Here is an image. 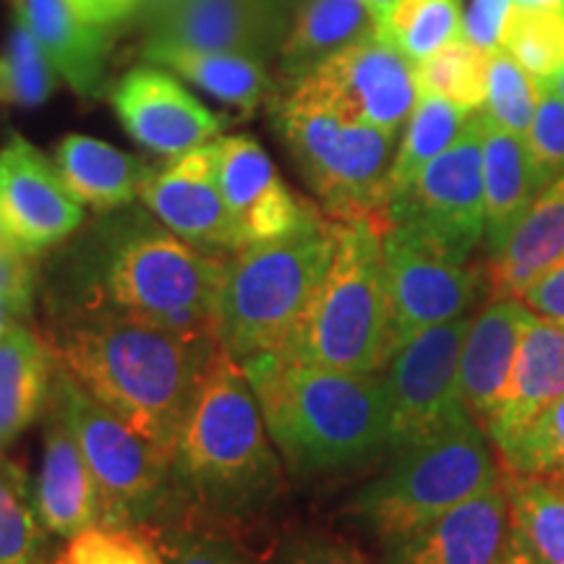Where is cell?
<instances>
[{
	"label": "cell",
	"mask_w": 564,
	"mask_h": 564,
	"mask_svg": "<svg viewBox=\"0 0 564 564\" xmlns=\"http://www.w3.org/2000/svg\"><path fill=\"white\" fill-rule=\"evenodd\" d=\"M225 264L133 209L91 228L68 251L53 274L51 314H116L217 340Z\"/></svg>",
	"instance_id": "1"
},
{
	"label": "cell",
	"mask_w": 564,
	"mask_h": 564,
	"mask_svg": "<svg viewBox=\"0 0 564 564\" xmlns=\"http://www.w3.org/2000/svg\"><path fill=\"white\" fill-rule=\"evenodd\" d=\"M42 337L91 398L173 463L217 340L97 312L51 314Z\"/></svg>",
	"instance_id": "2"
},
{
	"label": "cell",
	"mask_w": 564,
	"mask_h": 564,
	"mask_svg": "<svg viewBox=\"0 0 564 564\" xmlns=\"http://www.w3.org/2000/svg\"><path fill=\"white\" fill-rule=\"evenodd\" d=\"M241 366L293 474H333L387 455L390 403L379 373L324 369L280 352H259Z\"/></svg>",
	"instance_id": "3"
},
{
	"label": "cell",
	"mask_w": 564,
	"mask_h": 564,
	"mask_svg": "<svg viewBox=\"0 0 564 564\" xmlns=\"http://www.w3.org/2000/svg\"><path fill=\"white\" fill-rule=\"evenodd\" d=\"M278 455L241 361L217 343L175 444V489L207 518H246L282 491Z\"/></svg>",
	"instance_id": "4"
},
{
	"label": "cell",
	"mask_w": 564,
	"mask_h": 564,
	"mask_svg": "<svg viewBox=\"0 0 564 564\" xmlns=\"http://www.w3.org/2000/svg\"><path fill=\"white\" fill-rule=\"evenodd\" d=\"M337 223L333 264L280 356L324 369L377 373L390 364L392 319L382 232L373 220Z\"/></svg>",
	"instance_id": "5"
},
{
	"label": "cell",
	"mask_w": 564,
	"mask_h": 564,
	"mask_svg": "<svg viewBox=\"0 0 564 564\" xmlns=\"http://www.w3.org/2000/svg\"><path fill=\"white\" fill-rule=\"evenodd\" d=\"M337 223L322 212L288 236L228 257L217 301V343L236 361L280 350L333 264Z\"/></svg>",
	"instance_id": "6"
},
{
	"label": "cell",
	"mask_w": 564,
	"mask_h": 564,
	"mask_svg": "<svg viewBox=\"0 0 564 564\" xmlns=\"http://www.w3.org/2000/svg\"><path fill=\"white\" fill-rule=\"evenodd\" d=\"M499 481L502 465L489 434L468 415L390 455V465L352 499L350 510L387 544Z\"/></svg>",
	"instance_id": "7"
},
{
	"label": "cell",
	"mask_w": 564,
	"mask_h": 564,
	"mask_svg": "<svg viewBox=\"0 0 564 564\" xmlns=\"http://www.w3.org/2000/svg\"><path fill=\"white\" fill-rule=\"evenodd\" d=\"M272 126L285 141L319 207L333 220L390 225L392 162L398 133L348 121L333 110L278 95Z\"/></svg>",
	"instance_id": "8"
},
{
	"label": "cell",
	"mask_w": 564,
	"mask_h": 564,
	"mask_svg": "<svg viewBox=\"0 0 564 564\" xmlns=\"http://www.w3.org/2000/svg\"><path fill=\"white\" fill-rule=\"evenodd\" d=\"M53 398L66 413L100 486L102 528L158 525L178 514L181 494L173 481V463L160 449L91 398L63 366L55 369Z\"/></svg>",
	"instance_id": "9"
},
{
	"label": "cell",
	"mask_w": 564,
	"mask_h": 564,
	"mask_svg": "<svg viewBox=\"0 0 564 564\" xmlns=\"http://www.w3.org/2000/svg\"><path fill=\"white\" fill-rule=\"evenodd\" d=\"M390 225H405L449 257L468 262L484 243V110L470 116L449 150L392 194Z\"/></svg>",
	"instance_id": "10"
},
{
	"label": "cell",
	"mask_w": 564,
	"mask_h": 564,
	"mask_svg": "<svg viewBox=\"0 0 564 564\" xmlns=\"http://www.w3.org/2000/svg\"><path fill=\"white\" fill-rule=\"evenodd\" d=\"M282 95L348 121L400 133L419 102L415 63L382 32L345 47Z\"/></svg>",
	"instance_id": "11"
},
{
	"label": "cell",
	"mask_w": 564,
	"mask_h": 564,
	"mask_svg": "<svg viewBox=\"0 0 564 564\" xmlns=\"http://www.w3.org/2000/svg\"><path fill=\"white\" fill-rule=\"evenodd\" d=\"M474 316L423 329L400 345L387 364L390 403L387 457L468 419L460 392V352Z\"/></svg>",
	"instance_id": "12"
},
{
	"label": "cell",
	"mask_w": 564,
	"mask_h": 564,
	"mask_svg": "<svg viewBox=\"0 0 564 564\" xmlns=\"http://www.w3.org/2000/svg\"><path fill=\"white\" fill-rule=\"evenodd\" d=\"M382 257L394 350L423 329L468 316L476 306L486 272L449 257L413 228L387 225Z\"/></svg>",
	"instance_id": "13"
},
{
	"label": "cell",
	"mask_w": 564,
	"mask_h": 564,
	"mask_svg": "<svg viewBox=\"0 0 564 564\" xmlns=\"http://www.w3.org/2000/svg\"><path fill=\"white\" fill-rule=\"evenodd\" d=\"M84 204L70 194L58 167L19 133L0 150V228L13 249L40 257L74 236Z\"/></svg>",
	"instance_id": "14"
},
{
	"label": "cell",
	"mask_w": 564,
	"mask_h": 564,
	"mask_svg": "<svg viewBox=\"0 0 564 564\" xmlns=\"http://www.w3.org/2000/svg\"><path fill=\"white\" fill-rule=\"evenodd\" d=\"M141 199L167 230L194 249L223 259L246 249L217 181L215 141L178 154L171 165L154 171L141 188Z\"/></svg>",
	"instance_id": "15"
},
{
	"label": "cell",
	"mask_w": 564,
	"mask_h": 564,
	"mask_svg": "<svg viewBox=\"0 0 564 564\" xmlns=\"http://www.w3.org/2000/svg\"><path fill=\"white\" fill-rule=\"evenodd\" d=\"M291 21L272 0H183L147 21L144 45L236 53L270 63L280 55Z\"/></svg>",
	"instance_id": "16"
},
{
	"label": "cell",
	"mask_w": 564,
	"mask_h": 564,
	"mask_svg": "<svg viewBox=\"0 0 564 564\" xmlns=\"http://www.w3.org/2000/svg\"><path fill=\"white\" fill-rule=\"evenodd\" d=\"M110 105L137 144L165 158L215 141L225 129L220 116L204 108L162 68H131L112 87Z\"/></svg>",
	"instance_id": "17"
},
{
	"label": "cell",
	"mask_w": 564,
	"mask_h": 564,
	"mask_svg": "<svg viewBox=\"0 0 564 564\" xmlns=\"http://www.w3.org/2000/svg\"><path fill=\"white\" fill-rule=\"evenodd\" d=\"M215 144L217 181L246 246L288 236L319 212L291 192L257 139L223 137Z\"/></svg>",
	"instance_id": "18"
},
{
	"label": "cell",
	"mask_w": 564,
	"mask_h": 564,
	"mask_svg": "<svg viewBox=\"0 0 564 564\" xmlns=\"http://www.w3.org/2000/svg\"><path fill=\"white\" fill-rule=\"evenodd\" d=\"M510 539V502L499 481L463 505L387 541L384 564H502Z\"/></svg>",
	"instance_id": "19"
},
{
	"label": "cell",
	"mask_w": 564,
	"mask_h": 564,
	"mask_svg": "<svg viewBox=\"0 0 564 564\" xmlns=\"http://www.w3.org/2000/svg\"><path fill=\"white\" fill-rule=\"evenodd\" d=\"M34 505L42 525L58 539L70 541L105 525L100 486L55 398L45 413V453L34 481Z\"/></svg>",
	"instance_id": "20"
},
{
	"label": "cell",
	"mask_w": 564,
	"mask_h": 564,
	"mask_svg": "<svg viewBox=\"0 0 564 564\" xmlns=\"http://www.w3.org/2000/svg\"><path fill=\"white\" fill-rule=\"evenodd\" d=\"M528 319L531 308L520 299H494L470 322L460 352V392L468 413L481 426L510 379Z\"/></svg>",
	"instance_id": "21"
},
{
	"label": "cell",
	"mask_w": 564,
	"mask_h": 564,
	"mask_svg": "<svg viewBox=\"0 0 564 564\" xmlns=\"http://www.w3.org/2000/svg\"><path fill=\"white\" fill-rule=\"evenodd\" d=\"M564 394V327L531 312L510 379L484 429L491 444L531 421Z\"/></svg>",
	"instance_id": "22"
},
{
	"label": "cell",
	"mask_w": 564,
	"mask_h": 564,
	"mask_svg": "<svg viewBox=\"0 0 564 564\" xmlns=\"http://www.w3.org/2000/svg\"><path fill=\"white\" fill-rule=\"evenodd\" d=\"M17 19L34 34L61 79L76 95L97 97L105 84L110 40L105 26L87 24L68 0H9Z\"/></svg>",
	"instance_id": "23"
},
{
	"label": "cell",
	"mask_w": 564,
	"mask_h": 564,
	"mask_svg": "<svg viewBox=\"0 0 564 564\" xmlns=\"http://www.w3.org/2000/svg\"><path fill=\"white\" fill-rule=\"evenodd\" d=\"M564 257V175L541 188L514 225L507 243L486 264L494 299H523V293Z\"/></svg>",
	"instance_id": "24"
},
{
	"label": "cell",
	"mask_w": 564,
	"mask_h": 564,
	"mask_svg": "<svg viewBox=\"0 0 564 564\" xmlns=\"http://www.w3.org/2000/svg\"><path fill=\"white\" fill-rule=\"evenodd\" d=\"M55 369L45 337L26 322H13L0 337V455L47 413Z\"/></svg>",
	"instance_id": "25"
},
{
	"label": "cell",
	"mask_w": 564,
	"mask_h": 564,
	"mask_svg": "<svg viewBox=\"0 0 564 564\" xmlns=\"http://www.w3.org/2000/svg\"><path fill=\"white\" fill-rule=\"evenodd\" d=\"M539 194L525 137L499 126L484 110V209L486 253L494 257Z\"/></svg>",
	"instance_id": "26"
},
{
	"label": "cell",
	"mask_w": 564,
	"mask_h": 564,
	"mask_svg": "<svg viewBox=\"0 0 564 564\" xmlns=\"http://www.w3.org/2000/svg\"><path fill=\"white\" fill-rule=\"evenodd\" d=\"M373 32L379 24L366 0H303L280 47L285 87Z\"/></svg>",
	"instance_id": "27"
},
{
	"label": "cell",
	"mask_w": 564,
	"mask_h": 564,
	"mask_svg": "<svg viewBox=\"0 0 564 564\" xmlns=\"http://www.w3.org/2000/svg\"><path fill=\"white\" fill-rule=\"evenodd\" d=\"M55 167L70 194L97 212L129 207L154 173L144 160L82 133H70L61 141Z\"/></svg>",
	"instance_id": "28"
},
{
	"label": "cell",
	"mask_w": 564,
	"mask_h": 564,
	"mask_svg": "<svg viewBox=\"0 0 564 564\" xmlns=\"http://www.w3.org/2000/svg\"><path fill=\"white\" fill-rule=\"evenodd\" d=\"M141 58L173 68L207 95L246 112L257 110L274 91L267 63L249 55L194 51L178 45H141Z\"/></svg>",
	"instance_id": "29"
},
{
	"label": "cell",
	"mask_w": 564,
	"mask_h": 564,
	"mask_svg": "<svg viewBox=\"0 0 564 564\" xmlns=\"http://www.w3.org/2000/svg\"><path fill=\"white\" fill-rule=\"evenodd\" d=\"M474 112L460 105L442 100L436 95H419V102L405 123V137L400 141L392 162V194L415 181L429 162L440 158L460 137Z\"/></svg>",
	"instance_id": "30"
},
{
	"label": "cell",
	"mask_w": 564,
	"mask_h": 564,
	"mask_svg": "<svg viewBox=\"0 0 564 564\" xmlns=\"http://www.w3.org/2000/svg\"><path fill=\"white\" fill-rule=\"evenodd\" d=\"M510 528L544 564H564V491L502 468Z\"/></svg>",
	"instance_id": "31"
},
{
	"label": "cell",
	"mask_w": 564,
	"mask_h": 564,
	"mask_svg": "<svg viewBox=\"0 0 564 564\" xmlns=\"http://www.w3.org/2000/svg\"><path fill=\"white\" fill-rule=\"evenodd\" d=\"M494 447L505 470L564 491V394Z\"/></svg>",
	"instance_id": "32"
},
{
	"label": "cell",
	"mask_w": 564,
	"mask_h": 564,
	"mask_svg": "<svg viewBox=\"0 0 564 564\" xmlns=\"http://www.w3.org/2000/svg\"><path fill=\"white\" fill-rule=\"evenodd\" d=\"M47 535L30 478L0 455V564H45Z\"/></svg>",
	"instance_id": "33"
},
{
	"label": "cell",
	"mask_w": 564,
	"mask_h": 564,
	"mask_svg": "<svg viewBox=\"0 0 564 564\" xmlns=\"http://www.w3.org/2000/svg\"><path fill=\"white\" fill-rule=\"evenodd\" d=\"M535 82L564 68V6L514 3L507 13L502 45Z\"/></svg>",
	"instance_id": "34"
},
{
	"label": "cell",
	"mask_w": 564,
	"mask_h": 564,
	"mask_svg": "<svg viewBox=\"0 0 564 564\" xmlns=\"http://www.w3.org/2000/svg\"><path fill=\"white\" fill-rule=\"evenodd\" d=\"M463 0H403L379 26L413 63L463 40Z\"/></svg>",
	"instance_id": "35"
},
{
	"label": "cell",
	"mask_w": 564,
	"mask_h": 564,
	"mask_svg": "<svg viewBox=\"0 0 564 564\" xmlns=\"http://www.w3.org/2000/svg\"><path fill=\"white\" fill-rule=\"evenodd\" d=\"M486 74H489V53L463 40L415 63L421 95H436L470 112L484 110Z\"/></svg>",
	"instance_id": "36"
},
{
	"label": "cell",
	"mask_w": 564,
	"mask_h": 564,
	"mask_svg": "<svg viewBox=\"0 0 564 564\" xmlns=\"http://www.w3.org/2000/svg\"><path fill=\"white\" fill-rule=\"evenodd\" d=\"M215 518H173L147 525L165 564H253L249 552Z\"/></svg>",
	"instance_id": "37"
},
{
	"label": "cell",
	"mask_w": 564,
	"mask_h": 564,
	"mask_svg": "<svg viewBox=\"0 0 564 564\" xmlns=\"http://www.w3.org/2000/svg\"><path fill=\"white\" fill-rule=\"evenodd\" d=\"M58 87V70L34 34L17 19L0 51V105L37 108Z\"/></svg>",
	"instance_id": "38"
},
{
	"label": "cell",
	"mask_w": 564,
	"mask_h": 564,
	"mask_svg": "<svg viewBox=\"0 0 564 564\" xmlns=\"http://www.w3.org/2000/svg\"><path fill=\"white\" fill-rule=\"evenodd\" d=\"M484 110L505 129L525 137L535 110V79L505 47L489 53Z\"/></svg>",
	"instance_id": "39"
},
{
	"label": "cell",
	"mask_w": 564,
	"mask_h": 564,
	"mask_svg": "<svg viewBox=\"0 0 564 564\" xmlns=\"http://www.w3.org/2000/svg\"><path fill=\"white\" fill-rule=\"evenodd\" d=\"M525 147L539 192L564 175V100L546 79L535 82V110Z\"/></svg>",
	"instance_id": "40"
},
{
	"label": "cell",
	"mask_w": 564,
	"mask_h": 564,
	"mask_svg": "<svg viewBox=\"0 0 564 564\" xmlns=\"http://www.w3.org/2000/svg\"><path fill=\"white\" fill-rule=\"evenodd\" d=\"M66 564H165L150 528H95L68 541Z\"/></svg>",
	"instance_id": "41"
},
{
	"label": "cell",
	"mask_w": 564,
	"mask_h": 564,
	"mask_svg": "<svg viewBox=\"0 0 564 564\" xmlns=\"http://www.w3.org/2000/svg\"><path fill=\"white\" fill-rule=\"evenodd\" d=\"M37 278V262L32 253L13 246L0 249V337L13 322H24L32 314Z\"/></svg>",
	"instance_id": "42"
},
{
	"label": "cell",
	"mask_w": 564,
	"mask_h": 564,
	"mask_svg": "<svg viewBox=\"0 0 564 564\" xmlns=\"http://www.w3.org/2000/svg\"><path fill=\"white\" fill-rule=\"evenodd\" d=\"M267 564H373L361 549L340 535L293 533L272 549Z\"/></svg>",
	"instance_id": "43"
},
{
	"label": "cell",
	"mask_w": 564,
	"mask_h": 564,
	"mask_svg": "<svg viewBox=\"0 0 564 564\" xmlns=\"http://www.w3.org/2000/svg\"><path fill=\"white\" fill-rule=\"evenodd\" d=\"M510 9L512 0H474L463 19V42L484 53L497 51Z\"/></svg>",
	"instance_id": "44"
},
{
	"label": "cell",
	"mask_w": 564,
	"mask_h": 564,
	"mask_svg": "<svg viewBox=\"0 0 564 564\" xmlns=\"http://www.w3.org/2000/svg\"><path fill=\"white\" fill-rule=\"evenodd\" d=\"M520 301H523L535 316H541V319L546 322L562 324L564 327V257L556 264L549 267V270L528 288Z\"/></svg>",
	"instance_id": "45"
},
{
	"label": "cell",
	"mask_w": 564,
	"mask_h": 564,
	"mask_svg": "<svg viewBox=\"0 0 564 564\" xmlns=\"http://www.w3.org/2000/svg\"><path fill=\"white\" fill-rule=\"evenodd\" d=\"M70 9L95 26H110L116 21L133 19L139 0H68Z\"/></svg>",
	"instance_id": "46"
},
{
	"label": "cell",
	"mask_w": 564,
	"mask_h": 564,
	"mask_svg": "<svg viewBox=\"0 0 564 564\" xmlns=\"http://www.w3.org/2000/svg\"><path fill=\"white\" fill-rule=\"evenodd\" d=\"M502 564H544V562L531 552V546L520 539V533L514 531V528H510V539H507Z\"/></svg>",
	"instance_id": "47"
},
{
	"label": "cell",
	"mask_w": 564,
	"mask_h": 564,
	"mask_svg": "<svg viewBox=\"0 0 564 564\" xmlns=\"http://www.w3.org/2000/svg\"><path fill=\"white\" fill-rule=\"evenodd\" d=\"M178 3H183V0H139L133 19H139L141 24H147V21L158 19L160 13L175 9V6H178Z\"/></svg>",
	"instance_id": "48"
},
{
	"label": "cell",
	"mask_w": 564,
	"mask_h": 564,
	"mask_svg": "<svg viewBox=\"0 0 564 564\" xmlns=\"http://www.w3.org/2000/svg\"><path fill=\"white\" fill-rule=\"evenodd\" d=\"M403 3V0H366V6H369L373 19H377V24L382 26L387 19H390V13L398 9V6Z\"/></svg>",
	"instance_id": "49"
},
{
	"label": "cell",
	"mask_w": 564,
	"mask_h": 564,
	"mask_svg": "<svg viewBox=\"0 0 564 564\" xmlns=\"http://www.w3.org/2000/svg\"><path fill=\"white\" fill-rule=\"evenodd\" d=\"M272 3L274 6H278V9L280 11H285L288 13V17H295V11H299L301 9V3H303V0H272Z\"/></svg>",
	"instance_id": "50"
},
{
	"label": "cell",
	"mask_w": 564,
	"mask_h": 564,
	"mask_svg": "<svg viewBox=\"0 0 564 564\" xmlns=\"http://www.w3.org/2000/svg\"><path fill=\"white\" fill-rule=\"evenodd\" d=\"M523 6H564V0H514Z\"/></svg>",
	"instance_id": "51"
},
{
	"label": "cell",
	"mask_w": 564,
	"mask_h": 564,
	"mask_svg": "<svg viewBox=\"0 0 564 564\" xmlns=\"http://www.w3.org/2000/svg\"><path fill=\"white\" fill-rule=\"evenodd\" d=\"M546 82L552 84V87H554L556 91H560V95H562V100H564V68L560 70V74L554 76V79H546Z\"/></svg>",
	"instance_id": "52"
},
{
	"label": "cell",
	"mask_w": 564,
	"mask_h": 564,
	"mask_svg": "<svg viewBox=\"0 0 564 564\" xmlns=\"http://www.w3.org/2000/svg\"><path fill=\"white\" fill-rule=\"evenodd\" d=\"M3 246H11V243H9V238H6L3 228H0V249H3Z\"/></svg>",
	"instance_id": "53"
},
{
	"label": "cell",
	"mask_w": 564,
	"mask_h": 564,
	"mask_svg": "<svg viewBox=\"0 0 564 564\" xmlns=\"http://www.w3.org/2000/svg\"><path fill=\"white\" fill-rule=\"evenodd\" d=\"M45 564H58V560H55V562H45Z\"/></svg>",
	"instance_id": "54"
},
{
	"label": "cell",
	"mask_w": 564,
	"mask_h": 564,
	"mask_svg": "<svg viewBox=\"0 0 564 564\" xmlns=\"http://www.w3.org/2000/svg\"><path fill=\"white\" fill-rule=\"evenodd\" d=\"M58 564H66V562H63V556H61V560H58Z\"/></svg>",
	"instance_id": "55"
}]
</instances>
